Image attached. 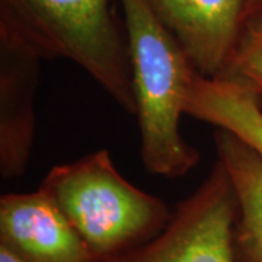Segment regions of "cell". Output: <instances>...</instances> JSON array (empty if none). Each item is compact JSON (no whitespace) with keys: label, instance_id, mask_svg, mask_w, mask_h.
I'll return each instance as SVG.
<instances>
[{"label":"cell","instance_id":"obj_10","mask_svg":"<svg viewBox=\"0 0 262 262\" xmlns=\"http://www.w3.org/2000/svg\"><path fill=\"white\" fill-rule=\"evenodd\" d=\"M222 77L236 79L262 94V13L245 19Z\"/></svg>","mask_w":262,"mask_h":262},{"label":"cell","instance_id":"obj_7","mask_svg":"<svg viewBox=\"0 0 262 262\" xmlns=\"http://www.w3.org/2000/svg\"><path fill=\"white\" fill-rule=\"evenodd\" d=\"M0 246L24 262H96L53 198L41 188L2 195Z\"/></svg>","mask_w":262,"mask_h":262},{"label":"cell","instance_id":"obj_12","mask_svg":"<svg viewBox=\"0 0 262 262\" xmlns=\"http://www.w3.org/2000/svg\"><path fill=\"white\" fill-rule=\"evenodd\" d=\"M0 262H24L22 259H19L16 255H13L9 252L6 248H2L0 246Z\"/></svg>","mask_w":262,"mask_h":262},{"label":"cell","instance_id":"obj_8","mask_svg":"<svg viewBox=\"0 0 262 262\" xmlns=\"http://www.w3.org/2000/svg\"><path fill=\"white\" fill-rule=\"evenodd\" d=\"M184 111L189 117L233 133L262 160V94L236 79L195 73Z\"/></svg>","mask_w":262,"mask_h":262},{"label":"cell","instance_id":"obj_5","mask_svg":"<svg viewBox=\"0 0 262 262\" xmlns=\"http://www.w3.org/2000/svg\"><path fill=\"white\" fill-rule=\"evenodd\" d=\"M42 57L24 39L0 28V175L20 177L35 136V94Z\"/></svg>","mask_w":262,"mask_h":262},{"label":"cell","instance_id":"obj_2","mask_svg":"<svg viewBox=\"0 0 262 262\" xmlns=\"http://www.w3.org/2000/svg\"><path fill=\"white\" fill-rule=\"evenodd\" d=\"M117 0H0V28L42 58L80 66L125 113L136 115L128 42Z\"/></svg>","mask_w":262,"mask_h":262},{"label":"cell","instance_id":"obj_3","mask_svg":"<svg viewBox=\"0 0 262 262\" xmlns=\"http://www.w3.org/2000/svg\"><path fill=\"white\" fill-rule=\"evenodd\" d=\"M38 188L53 198L95 261L149 242L172 215L163 200L124 178L105 149L51 168Z\"/></svg>","mask_w":262,"mask_h":262},{"label":"cell","instance_id":"obj_11","mask_svg":"<svg viewBox=\"0 0 262 262\" xmlns=\"http://www.w3.org/2000/svg\"><path fill=\"white\" fill-rule=\"evenodd\" d=\"M256 13H262V0H246L245 19L251 15H256Z\"/></svg>","mask_w":262,"mask_h":262},{"label":"cell","instance_id":"obj_6","mask_svg":"<svg viewBox=\"0 0 262 262\" xmlns=\"http://www.w3.org/2000/svg\"><path fill=\"white\" fill-rule=\"evenodd\" d=\"M206 77H222L245 20L246 0H144Z\"/></svg>","mask_w":262,"mask_h":262},{"label":"cell","instance_id":"obj_1","mask_svg":"<svg viewBox=\"0 0 262 262\" xmlns=\"http://www.w3.org/2000/svg\"><path fill=\"white\" fill-rule=\"evenodd\" d=\"M118 2L130 51L143 165L155 175L185 177L201 158L181 133L188 86L200 72L144 0Z\"/></svg>","mask_w":262,"mask_h":262},{"label":"cell","instance_id":"obj_9","mask_svg":"<svg viewBox=\"0 0 262 262\" xmlns=\"http://www.w3.org/2000/svg\"><path fill=\"white\" fill-rule=\"evenodd\" d=\"M217 159L225 165L237 198L233 230L237 262H262V160L233 133H214Z\"/></svg>","mask_w":262,"mask_h":262},{"label":"cell","instance_id":"obj_4","mask_svg":"<svg viewBox=\"0 0 262 262\" xmlns=\"http://www.w3.org/2000/svg\"><path fill=\"white\" fill-rule=\"evenodd\" d=\"M236 217L233 184L217 159L201 185L177 204L158 236L128 252L96 262H237Z\"/></svg>","mask_w":262,"mask_h":262}]
</instances>
